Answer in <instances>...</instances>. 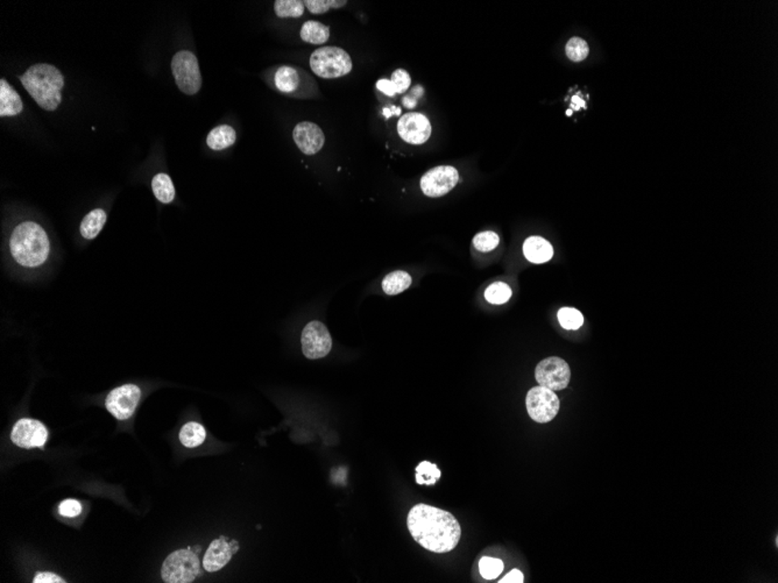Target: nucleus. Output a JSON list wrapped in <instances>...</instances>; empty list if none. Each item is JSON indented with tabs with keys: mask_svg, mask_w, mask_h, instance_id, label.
<instances>
[{
	"mask_svg": "<svg viewBox=\"0 0 778 583\" xmlns=\"http://www.w3.org/2000/svg\"><path fill=\"white\" fill-rule=\"evenodd\" d=\"M441 471L429 461H422L416 467V483L421 486H434L441 479Z\"/></svg>",
	"mask_w": 778,
	"mask_h": 583,
	"instance_id": "nucleus-26",
	"label": "nucleus"
},
{
	"mask_svg": "<svg viewBox=\"0 0 778 583\" xmlns=\"http://www.w3.org/2000/svg\"><path fill=\"white\" fill-rule=\"evenodd\" d=\"M499 236L497 233L492 232V231H485V232L478 233L473 239V246L475 249L480 252H490L497 248L499 245Z\"/></svg>",
	"mask_w": 778,
	"mask_h": 583,
	"instance_id": "nucleus-32",
	"label": "nucleus"
},
{
	"mask_svg": "<svg viewBox=\"0 0 778 583\" xmlns=\"http://www.w3.org/2000/svg\"><path fill=\"white\" fill-rule=\"evenodd\" d=\"M236 140L235 128L230 125H221L210 132L206 138V143L212 150H223L233 146Z\"/></svg>",
	"mask_w": 778,
	"mask_h": 583,
	"instance_id": "nucleus-19",
	"label": "nucleus"
},
{
	"mask_svg": "<svg viewBox=\"0 0 778 583\" xmlns=\"http://www.w3.org/2000/svg\"><path fill=\"white\" fill-rule=\"evenodd\" d=\"M523 253L532 263H544L552 258L554 248L541 236H530L524 241Z\"/></svg>",
	"mask_w": 778,
	"mask_h": 583,
	"instance_id": "nucleus-17",
	"label": "nucleus"
},
{
	"mask_svg": "<svg viewBox=\"0 0 778 583\" xmlns=\"http://www.w3.org/2000/svg\"><path fill=\"white\" fill-rule=\"evenodd\" d=\"M11 439L15 445L21 449H42L48 439V431L39 420L30 418L20 419L15 422L12 430Z\"/></svg>",
	"mask_w": 778,
	"mask_h": 583,
	"instance_id": "nucleus-13",
	"label": "nucleus"
},
{
	"mask_svg": "<svg viewBox=\"0 0 778 583\" xmlns=\"http://www.w3.org/2000/svg\"><path fill=\"white\" fill-rule=\"evenodd\" d=\"M301 344L307 359H322L329 354L332 348V338L323 323L314 320L304 327Z\"/></svg>",
	"mask_w": 778,
	"mask_h": 583,
	"instance_id": "nucleus-9",
	"label": "nucleus"
},
{
	"mask_svg": "<svg viewBox=\"0 0 778 583\" xmlns=\"http://www.w3.org/2000/svg\"><path fill=\"white\" fill-rule=\"evenodd\" d=\"M390 82L393 84L394 90L397 94H403L408 90L410 83H412V79L404 69H397L393 72Z\"/></svg>",
	"mask_w": 778,
	"mask_h": 583,
	"instance_id": "nucleus-33",
	"label": "nucleus"
},
{
	"mask_svg": "<svg viewBox=\"0 0 778 583\" xmlns=\"http://www.w3.org/2000/svg\"><path fill=\"white\" fill-rule=\"evenodd\" d=\"M206 429L199 422H187L180 431V441L188 449L202 445L206 440Z\"/></svg>",
	"mask_w": 778,
	"mask_h": 583,
	"instance_id": "nucleus-24",
	"label": "nucleus"
},
{
	"mask_svg": "<svg viewBox=\"0 0 778 583\" xmlns=\"http://www.w3.org/2000/svg\"><path fill=\"white\" fill-rule=\"evenodd\" d=\"M106 219H108V214L104 209H92L91 212L86 214V217L83 218L81 228H79L83 238L88 240L97 238L98 234L101 232V229L104 227Z\"/></svg>",
	"mask_w": 778,
	"mask_h": 583,
	"instance_id": "nucleus-20",
	"label": "nucleus"
},
{
	"mask_svg": "<svg viewBox=\"0 0 778 583\" xmlns=\"http://www.w3.org/2000/svg\"><path fill=\"white\" fill-rule=\"evenodd\" d=\"M310 68L315 75L324 79H339L352 72L351 57L338 47H322L310 57Z\"/></svg>",
	"mask_w": 778,
	"mask_h": 583,
	"instance_id": "nucleus-5",
	"label": "nucleus"
},
{
	"mask_svg": "<svg viewBox=\"0 0 778 583\" xmlns=\"http://www.w3.org/2000/svg\"><path fill=\"white\" fill-rule=\"evenodd\" d=\"M377 88H378L379 90L381 91L382 94H385L386 96H389V97H393V96L397 94V92L394 90L393 84L390 82V79H380V81H378V83H377Z\"/></svg>",
	"mask_w": 778,
	"mask_h": 583,
	"instance_id": "nucleus-36",
	"label": "nucleus"
},
{
	"mask_svg": "<svg viewBox=\"0 0 778 583\" xmlns=\"http://www.w3.org/2000/svg\"><path fill=\"white\" fill-rule=\"evenodd\" d=\"M268 74V72H267ZM267 83L287 97L309 99L318 96L317 83L302 68L279 65L270 70Z\"/></svg>",
	"mask_w": 778,
	"mask_h": 583,
	"instance_id": "nucleus-4",
	"label": "nucleus"
},
{
	"mask_svg": "<svg viewBox=\"0 0 778 583\" xmlns=\"http://www.w3.org/2000/svg\"><path fill=\"white\" fill-rule=\"evenodd\" d=\"M558 320L565 329H578L584 324L583 314L573 307H563L558 311Z\"/></svg>",
	"mask_w": 778,
	"mask_h": 583,
	"instance_id": "nucleus-28",
	"label": "nucleus"
},
{
	"mask_svg": "<svg viewBox=\"0 0 778 583\" xmlns=\"http://www.w3.org/2000/svg\"><path fill=\"white\" fill-rule=\"evenodd\" d=\"M141 398V390L138 385H123L113 389L105 400L108 411L118 419L126 420L134 413Z\"/></svg>",
	"mask_w": 778,
	"mask_h": 583,
	"instance_id": "nucleus-10",
	"label": "nucleus"
},
{
	"mask_svg": "<svg viewBox=\"0 0 778 583\" xmlns=\"http://www.w3.org/2000/svg\"><path fill=\"white\" fill-rule=\"evenodd\" d=\"M199 574V557L190 550L176 551L162 564V580L167 583L192 582Z\"/></svg>",
	"mask_w": 778,
	"mask_h": 583,
	"instance_id": "nucleus-7",
	"label": "nucleus"
},
{
	"mask_svg": "<svg viewBox=\"0 0 778 583\" xmlns=\"http://www.w3.org/2000/svg\"><path fill=\"white\" fill-rule=\"evenodd\" d=\"M152 189L155 198L162 204H169L175 199L176 191L172 181L165 172L154 176Z\"/></svg>",
	"mask_w": 778,
	"mask_h": 583,
	"instance_id": "nucleus-22",
	"label": "nucleus"
},
{
	"mask_svg": "<svg viewBox=\"0 0 778 583\" xmlns=\"http://www.w3.org/2000/svg\"><path fill=\"white\" fill-rule=\"evenodd\" d=\"M304 1L301 0H277L274 3L275 14L279 18H299L304 13Z\"/></svg>",
	"mask_w": 778,
	"mask_h": 583,
	"instance_id": "nucleus-25",
	"label": "nucleus"
},
{
	"mask_svg": "<svg viewBox=\"0 0 778 583\" xmlns=\"http://www.w3.org/2000/svg\"><path fill=\"white\" fill-rule=\"evenodd\" d=\"M528 413L537 422H549L559 411V398L551 389L539 385L530 389L526 398Z\"/></svg>",
	"mask_w": 778,
	"mask_h": 583,
	"instance_id": "nucleus-8",
	"label": "nucleus"
},
{
	"mask_svg": "<svg viewBox=\"0 0 778 583\" xmlns=\"http://www.w3.org/2000/svg\"><path fill=\"white\" fill-rule=\"evenodd\" d=\"M348 4V1L343 0H307L304 1L308 11L312 14H323L331 8H341Z\"/></svg>",
	"mask_w": 778,
	"mask_h": 583,
	"instance_id": "nucleus-31",
	"label": "nucleus"
},
{
	"mask_svg": "<svg viewBox=\"0 0 778 583\" xmlns=\"http://www.w3.org/2000/svg\"><path fill=\"white\" fill-rule=\"evenodd\" d=\"M459 175L451 165H439L426 172L421 178V189L428 197H441L456 187Z\"/></svg>",
	"mask_w": 778,
	"mask_h": 583,
	"instance_id": "nucleus-12",
	"label": "nucleus"
},
{
	"mask_svg": "<svg viewBox=\"0 0 778 583\" xmlns=\"http://www.w3.org/2000/svg\"><path fill=\"white\" fill-rule=\"evenodd\" d=\"M566 114H568V116H571V114H572V110H569V111L566 112Z\"/></svg>",
	"mask_w": 778,
	"mask_h": 583,
	"instance_id": "nucleus-38",
	"label": "nucleus"
},
{
	"mask_svg": "<svg viewBox=\"0 0 778 583\" xmlns=\"http://www.w3.org/2000/svg\"><path fill=\"white\" fill-rule=\"evenodd\" d=\"M12 258L19 266L38 268L50 254V241L43 227L34 221L17 225L10 238Z\"/></svg>",
	"mask_w": 778,
	"mask_h": 583,
	"instance_id": "nucleus-2",
	"label": "nucleus"
},
{
	"mask_svg": "<svg viewBox=\"0 0 778 583\" xmlns=\"http://www.w3.org/2000/svg\"><path fill=\"white\" fill-rule=\"evenodd\" d=\"M510 297H512V289L509 288L508 285L502 282L490 285L485 292V298L487 299V302L497 305L505 304L506 302H508Z\"/></svg>",
	"mask_w": 778,
	"mask_h": 583,
	"instance_id": "nucleus-27",
	"label": "nucleus"
},
{
	"mask_svg": "<svg viewBox=\"0 0 778 583\" xmlns=\"http://www.w3.org/2000/svg\"><path fill=\"white\" fill-rule=\"evenodd\" d=\"M397 132L406 143L422 145L430 138V121L421 113H407L399 120Z\"/></svg>",
	"mask_w": 778,
	"mask_h": 583,
	"instance_id": "nucleus-14",
	"label": "nucleus"
},
{
	"mask_svg": "<svg viewBox=\"0 0 778 583\" xmlns=\"http://www.w3.org/2000/svg\"><path fill=\"white\" fill-rule=\"evenodd\" d=\"M296 146L306 155H315L322 150L326 136L321 127L314 123L303 121L296 125L292 132Z\"/></svg>",
	"mask_w": 778,
	"mask_h": 583,
	"instance_id": "nucleus-15",
	"label": "nucleus"
},
{
	"mask_svg": "<svg viewBox=\"0 0 778 583\" xmlns=\"http://www.w3.org/2000/svg\"><path fill=\"white\" fill-rule=\"evenodd\" d=\"M480 574L486 580L497 579L503 571V562L495 558L483 557L479 562Z\"/></svg>",
	"mask_w": 778,
	"mask_h": 583,
	"instance_id": "nucleus-30",
	"label": "nucleus"
},
{
	"mask_svg": "<svg viewBox=\"0 0 778 583\" xmlns=\"http://www.w3.org/2000/svg\"><path fill=\"white\" fill-rule=\"evenodd\" d=\"M172 72L176 84L184 94L194 96L202 88L199 61L189 50L176 52L172 60Z\"/></svg>",
	"mask_w": 778,
	"mask_h": 583,
	"instance_id": "nucleus-6",
	"label": "nucleus"
},
{
	"mask_svg": "<svg viewBox=\"0 0 778 583\" xmlns=\"http://www.w3.org/2000/svg\"><path fill=\"white\" fill-rule=\"evenodd\" d=\"M523 582V574L517 571V569H512V572L508 573L507 575L501 579L500 583H522Z\"/></svg>",
	"mask_w": 778,
	"mask_h": 583,
	"instance_id": "nucleus-37",
	"label": "nucleus"
},
{
	"mask_svg": "<svg viewBox=\"0 0 778 583\" xmlns=\"http://www.w3.org/2000/svg\"><path fill=\"white\" fill-rule=\"evenodd\" d=\"M233 551L224 537L211 542L203 559V567L206 572H217L228 564L232 558Z\"/></svg>",
	"mask_w": 778,
	"mask_h": 583,
	"instance_id": "nucleus-16",
	"label": "nucleus"
},
{
	"mask_svg": "<svg viewBox=\"0 0 778 583\" xmlns=\"http://www.w3.org/2000/svg\"><path fill=\"white\" fill-rule=\"evenodd\" d=\"M407 524L414 540L434 553L451 552L461 540V524L452 513L436 507L416 504L409 511Z\"/></svg>",
	"mask_w": 778,
	"mask_h": 583,
	"instance_id": "nucleus-1",
	"label": "nucleus"
},
{
	"mask_svg": "<svg viewBox=\"0 0 778 583\" xmlns=\"http://www.w3.org/2000/svg\"><path fill=\"white\" fill-rule=\"evenodd\" d=\"M59 512L60 515L64 517H76L79 516V513L82 512V504L76 500H67L61 503L59 507Z\"/></svg>",
	"mask_w": 778,
	"mask_h": 583,
	"instance_id": "nucleus-34",
	"label": "nucleus"
},
{
	"mask_svg": "<svg viewBox=\"0 0 778 583\" xmlns=\"http://www.w3.org/2000/svg\"><path fill=\"white\" fill-rule=\"evenodd\" d=\"M301 39L311 45H323L330 39V28L319 21H307L299 32Z\"/></svg>",
	"mask_w": 778,
	"mask_h": 583,
	"instance_id": "nucleus-21",
	"label": "nucleus"
},
{
	"mask_svg": "<svg viewBox=\"0 0 778 583\" xmlns=\"http://www.w3.org/2000/svg\"><path fill=\"white\" fill-rule=\"evenodd\" d=\"M412 276L406 272H393L382 280V290L389 296L399 295L410 287Z\"/></svg>",
	"mask_w": 778,
	"mask_h": 583,
	"instance_id": "nucleus-23",
	"label": "nucleus"
},
{
	"mask_svg": "<svg viewBox=\"0 0 778 583\" xmlns=\"http://www.w3.org/2000/svg\"><path fill=\"white\" fill-rule=\"evenodd\" d=\"M23 104L19 94L5 79L0 81V116H18Z\"/></svg>",
	"mask_w": 778,
	"mask_h": 583,
	"instance_id": "nucleus-18",
	"label": "nucleus"
},
{
	"mask_svg": "<svg viewBox=\"0 0 778 583\" xmlns=\"http://www.w3.org/2000/svg\"><path fill=\"white\" fill-rule=\"evenodd\" d=\"M566 57H569L570 60L573 62H581L588 57L590 48H588V42L580 38L570 39L569 42L566 43Z\"/></svg>",
	"mask_w": 778,
	"mask_h": 583,
	"instance_id": "nucleus-29",
	"label": "nucleus"
},
{
	"mask_svg": "<svg viewBox=\"0 0 778 583\" xmlns=\"http://www.w3.org/2000/svg\"><path fill=\"white\" fill-rule=\"evenodd\" d=\"M20 81L40 108L46 111H55L59 108L64 79L57 68L50 64H35L20 77Z\"/></svg>",
	"mask_w": 778,
	"mask_h": 583,
	"instance_id": "nucleus-3",
	"label": "nucleus"
},
{
	"mask_svg": "<svg viewBox=\"0 0 778 583\" xmlns=\"http://www.w3.org/2000/svg\"><path fill=\"white\" fill-rule=\"evenodd\" d=\"M34 583H62L66 582L62 577L52 573H40L33 580Z\"/></svg>",
	"mask_w": 778,
	"mask_h": 583,
	"instance_id": "nucleus-35",
	"label": "nucleus"
},
{
	"mask_svg": "<svg viewBox=\"0 0 778 583\" xmlns=\"http://www.w3.org/2000/svg\"><path fill=\"white\" fill-rule=\"evenodd\" d=\"M535 376L539 385L551 389L552 391H558L569 385L571 370L566 361L557 356H551L537 365Z\"/></svg>",
	"mask_w": 778,
	"mask_h": 583,
	"instance_id": "nucleus-11",
	"label": "nucleus"
}]
</instances>
